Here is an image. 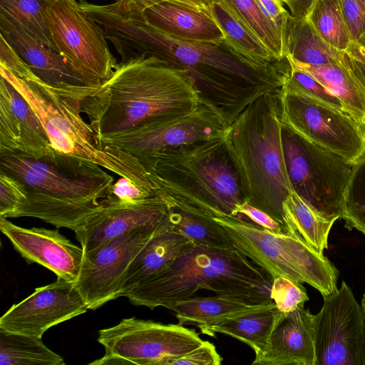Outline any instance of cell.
<instances>
[{
    "instance_id": "3",
    "label": "cell",
    "mask_w": 365,
    "mask_h": 365,
    "mask_svg": "<svg viewBox=\"0 0 365 365\" xmlns=\"http://www.w3.org/2000/svg\"><path fill=\"white\" fill-rule=\"evenodd\" d=\"M101 165L57 153L0 155V172L21 181L26 200L8 218L31 217L74 231L103 205L114 182Z\"/></svg>"
},
{
    "instance_id": "46",
    "label": "cell",
    "mask_w": 365,
    "mask_h": 365,
    "mask_svg": "<svg viewBox=\"0 0 365 365\" xmlns=\"http://www.w3.org/2000/svg\"><path fill=\"white\" fill-rule=\"evenodd\" d=\"M288 8L292 17L297 19H307L314 0H282Z\"/></svg>"
},
{
    "instance_id": "47",
    "label": "cell",
    "mask_w": 365,
    "mask_h": 365,
    "mask_svg": "<svg viewBox=\"0 0 365 365\" xmlns=\"http://www.w3.org/2000/svg\"><path fill=\"white\" fill-rule=\"evenodd\" d=\"M346 51L365 61V33L356 41H351Z\"/></svg>"
},
{
    "instance_id": "17",
    "label": "cell",
    "mask_w": 365,
    "mask_h": 365,
    "mask_svg": "<svg viewBox=\"0 0 365 365\" xmlns=\"http://www.w3.org/2000/svg\"><path fill=\"white\" fill-rule=\"evenodd\" d=\"M114 3L171 38L210 43L225 40L207 5L190 0H116Z\"/></svg>"
},
{
    "instance_id": "22",
    "label": "cell",
    "mask_w": 365,
    "mask_h": 365,
    "mask_svg": "<svg viewBox=\"0 0 365 365\" xmlns=\"http://www.w3.org/2000/svg\"><path fill=\"white\" fill-rule=\"evenodd\" d=\"M253 365H316L314 314L298 308L279 312Z\"/></svg>"
},
{
    "instance_id": "14",
    "label": "cell",
    "mask_w": 365,
    "mask_h": 365,
    "mask_svg": "<svg viewBox=\"0 0 365 365\" xmlns=\"http://www.w3.org/2000/svg\"><path fill=\"white\" fill-rule=\"evenodd\" d=\"M314 315L316 365H365V321L351 288L323 297Z\"/></svg>"
},
{
    "instance_id": "24",
    "label": "cell",
    "mask_w": 365,
    "mask_h": 365,
    "mask_svg": "<svg viewBox=\"0 0 365 365\" xmlns=\"http://www.w3.org/2000/svg\"><path fill=\"white\" fill-rule=\"evenodd\" d=\"M273 303L252 304L237 298L216 294L212 297H192L173 304L168 309L175 313L180 325L200 328L267 308Z\"/></svg>"
},
{
    "instance_id": "29",
    "label": "cell",
    "mask_w": 365,
    "mask_h": 365,
    "mask_svg": "<svg viewBox=\"0 0 365 365\" xmlns=\"http://www.w3.org/2000/svg\"><path fill=\"white\" fill-rule=\"evenodd\" d=\"M283 210L288 232L323 254L334 222L320 215L293 191L284 202Z\"/></svg>"
},
{
    "instance_id": "10",
    "label": "cell",
    "mask_w": 365,
    "mask_h": 365,
    "mask_svg": "<svg viewBox=\"0 0 365 365\" xmlns=\"http://www.w3.org/2000/svg\"><path fill=\"white\" fill-rule=\"evenodd\" d=\"M105 354L89 364L173 365L204 341L193 329L130 317L98 331Z\"/></svg>"
},
{
    "instance_id": "45",
    "label": "cell",
    "mask_w": 365,
    "mask_h": 365,
    "mask_svg": "<svg viewBox=\"0 0 365 365\" xmlns=\"http://www.w3.org/2000/svg\"><path fill=\"white\" fill-rule=\"evenodd\" d=\"M341 63L365 96V61L345 51Z\"/></svg>"
},
{
    "instance_id": "27",
    "label": "cell",
    "mask_w": 365,
    "mask_h": 365,
    "mask_svg": "<svg viewBox=\"0 0 365 365\" xmlns=\"http://www.w3.org/2000/svg\"><path fill=\"white\" fill-rule=\"evenodd\" d=\"M279 312L273 303L267 308L199 329L200 333L210 336L216 334L230 336L248 345L257 354L264 348Z\"/></svg>"
},
{
    "instance_id": "49",
    "label": "cell",
    "mask_w": 365,
    "mask_h": 365,
    "mask_svg": "<svg viewBox=\"0 0 365 365\" xmlns=\"http://www.w3.org/2000/svg\"><path fill=\"white\" fill-rule=\"evenodd\" d=\"M361 308H362V310L364 312V321H365V294H364L363 298L361 299Z\"/></svg>"
},
{
    "instance_id": "6",
    "label": "cell",
    "mask_w": 365,
    "mask_h": 365,
    "mask_svg": "<svg viewBox=\"0 0 365 365\" xmlns=\"http://www.w3.org/2000/svg\"><path fill=\"white\" fill-rule=\"evenodd\" d=\"M278 91L251 103L228 126L225 140L246 201L284 226L283 205L292 188L284 159Z\"/></svg>"
},
{
    "instance_id": "23",
    "label": "cell",
    "mask_w": 365,
    "mask_h": 365,
    "mask_svg": "<svg viewBox=\"0 0 365 365\" xmlns=\"http://www.w3.org/2000/svg\"><path fill=\"white\" fill-rule=\"evenodd\" d=\"M191 242L174 228L168 212L130 263L121 284L120 297L167 269Z\"/></svg>"
},
{
    "instance_id": "9",
    "label": "cell",
    "mask_w": 365,
    "mask_h": 365,
    "mask_svg": "<svg viewBox=\"0 0 365 365\" xmlns=\"http://www.w3.org/2000/svg\"><path fill=\"white\" fill-rule=\"evenodd\" d=\"M285 167L292 191L324 218L343 216L353 163L282 123Z\"/></svg>"
},
{
    "instance_id": "7",
    "label": "cell",
    "mask_w": 365,
    "mask_h": 365,
    "mask_svg": "<svg viewBox=\"0 0 365 365\" xmlns=\"http://www.w3.org/2000/svg\"><path fill=\"white\" fill-rule=\"evenodd\" d=\"M0 75L29 103L57 153L96 163L146 190L157 191L148 173L135 158L119 148L101 144L91 124L81 115V101L46 84L38 77L21 78L2 66Z\"/></svg>"
},
{
    "instance_id": "1",
    "label": "cell",
    "mask_w": 365,
    "mask_h": 365,
    "mask_svg": "<svg viewBox=\"0 0 365 365\" xmlns=\"http://www.w3.org/2000/svg\"><path fill=\"white\" fill-rule=\"evenodd\" d=\"M91 19L126 62L154 56L187 70L203 102L216 108L228 125L261 96L279 91L290 65L286 60L269 67L256 66L221 43H198L171 38L138 16L113 4L97 6Z\"/></svg>"
},
{
    "instance_id": "2",
    "label": "cell",
    "mask_w": 365,
    "mask_h": 365,
    "mask_svg": "<svg viewBox=\"0 0 365 365\" xmlns=\"http://www.w3.org/2000/svg\"><path fill=\"white\" fill-rule=\"evenodd\" d=\"M202 102L188 71L154 56L120 62L112 75L81 102L101 136L155 118L187 113Z\"/></svg>"
},
{
    "instance_id": "31",
    "label": "cell",
    "mask_w": 365,
    "mask_h": 365,
    "mask_svg": "<svg viewBox=\"0 0 365 365\" xmlns=\"http://www.w3.org/2000/svg\"><path fill=\"white\" fill-rule=\"evenodd\" d=\"M234 18L257 36L277 60L286 58L282 31L261 12L254 0H221Z\"/></svg>"
},
{
    "instance_id": "11",
    "label": "cell",
    "mask_w": 365,
    "mask_h": 365,
    "mask_svg": "<svg viewBox=\"0 0 365 365\" xmlns=\"http://www.w3.org/2000/svg\"><path fill=\"white\" fill-rule=\"evenodd\" d=\"M228 126L216 108L202 101L187 113L155 118L98 139L104 146L115 147L130 153L145 169L158 153L223 136Z\"/></svg>"
},
{
    "instance_id": "5",
    "label": "cell",
    "mask_w": 365,
    "mask_h": 365,
    "mask_svg": "<svg viewBox=\"0 0 365 365\" xmlns=\"http://www.w3.org/2000/svg\"><path fill=\"white\" fill-rule=\"evenodd\" d=\"M145 170L170 207L212 218L247 202L225 135L163 151Z\"/></svg>"
},
{
    "instance_id": "18",
    "label": "cell",
    "mask_w": 365,
    "mask_h": 365,
    "mask_svg": "<svg viewBox=\"0 0 365 365\" xmlns=\"http://www.w3.org/2000/svg\"><path fill=\"white\" fill-rule=\"evenodd\" d=\"M0 36L46 84L83 101L98 88L88 85L54 48L0 14Z\"/></svg>"
},
{
    "instance_id": "34",
    "label": "cell",
    "mask_w": 365,
    "mask_h": 365,
    "mask_svg": "<svg viewBox=\"0 0 365 365\" xmlns=\"http://www.w3.org/2000/svg\"><path fill=\"white\" fill-rule=\"evenodd\" d=\"M48 0H0V14L53 47L46 16Z\"/></svg>"
},
{
    "instance_id": "12",
    "label": "cell",
    "mask_w": 365,
    "mask_h": 365,
    "mask_svg": "<svg viewBox=\"0 0 365 365\" xmlns=\"http://www.w3.org/2000/svg\"><path fill=\"white\" fill-rule=\"evenodd\" d=\"M46 16L53 48L88 85L100 86L118 63L101 26L76 0H48Z\"/></svg>"
},
{
    "instance_id": "20",
    "label": "cell",
    "mask_w": 365,
    "mask_h": 365,
    "mask_svg": "<svg viewBox=\"0 0 365 365\" xmlns=\"http://www.w3.org/2000/svg\"><path fill=\"white\" fill-rule=\"evenodd\" d=\"M170 205L158 193L136 204L109 202L73 232L84 252L131 230L161 222Z\"/></svg>"
},
{
    "instance_id": "25",
    "label": "cell",
    "mask_w": 365,
    "mask_h": 365,
    "mask_svg": "<svg viewBox=\"0 0 365 365\" xmlns=\"http://www.w3.org/2000/svg\"><path fill=\"white\" fill-rule=\"evenodd\" d=\"M286 56L309 65L340 64L344 51L326 42L308 19L289 16L284 34Z\"/></svg>"
},
{
    "instance_id": "48",
    "label": "cell",
    "mask_w": 365,
    "mask_h": 365,
    "mask_svg": "<svg viewBox=\"0 0 365 365\" xmlns=\"http://www.w3.org/2000/svg\"><path fill=\"white\" fill-rule=\"evenodd\" d=\"M190 1H195L196 3H199V4H205V5H209V4L212 1V0H190Z\"/></svg>"
},
{
    "instance_id": "13",
    "label": "cell",
    "mask_w": 365,
    "mask_h": 365,
    "mask_svg": "<svg viewBox=\"0 0 365 365\" xmlns=\"http://www.w3.org/2000/svg\"><path fill=\"white\" fill-rule=\"evenodd\" d=\"M283 124L354 165L365 153V123L299 92L286 83L278 91Z\"/></svg>"
},
{
    "instance_id": "42",
    "label": "cell",
    "mask_w": 365,
    "mask_h": 365,
    "mask_svg": "<svg viewBox=\"0 0 365 365\" xmlns=\"http://www.w3.org/2000/svg\"><path fill=\"white\" fill-rule=\"evenodd\" d=\"M222 360L215 346L204 341L198 347L174 361L173 365H220Z\"/></svg>"
},
{
    "instance_id": "43",
    "label": "cell",
    "mask_w": 365,
    "mask_h": 365,
    "mask_svg": "<svg viewBox=\"0 0 365 365\" xmlns=\"http://www.w3.org/2000/svg\"><path fill=\"white\" fill-rule=\"evenodd\" d=\"M0 66L23 79L37 77L1 36H0Z\"/></svg>"
},
{
    "instance_id": "35",
    "label": "cell",
    "mask_w": 365,
    "mask_h": 365,
    "mask_svg": "<svg viewBox=\"0 0 365 365\" xmlns=\"http://www.w3.org/2000/svg\"><path fill=\"white\" fill-rule=\"evenodd\" d=\"M345 227L365 235V153L353 165L344 199Z\"/></svg>"
},
{
    "instance_id": "37",
    "label": "cell",
    "mask_w": 365,
    "mask_h": 365,
    "mask_svg": "<svg viewBox=\"0 0 365 365\" xmlns=\"http://www.w3.org/2000/svg\"><path fill=\"white\" fill-rule=\"evenodd\" d=\"M270 297L281 312L302 308L309 297L302 283L283 276L272 279Z\"/></svg>"
},
{
    "instance_id": "38",
    "label": "cell",
    "mask_w": 365,
    "mask_h": 365,
    "mask_svg": "<svg viewBox=\"0 0 365 365\" xmlns=\"http://www.w3.org/2000/svg\"><path fill=\"white\" fill-rule=\"evenodd\" d=\"M26 200L24 185L15 178L0 172V217H8Z\"/></svg>"
},
{
    "instance_id": "26",
    "label": "cell",
    "mask_w": 365,
    "mask_h": 365,
    "mask_svg": "<svg viewBox=\"0 0 365 365\" xmlns=\"http://www.w3.org/2000/svg\"><path fill=\"white\" fill-rule=\"evenodd\" d=\"M208 6L223 32L224 42L241 57L260 68L276 66L286 58L277 60L257 36L234 18L221 0H212Z\"/></svg>"
},
{
    "instance_id": "19",
    "label": "cell",
    "mask_w": 365,
    "mask_h": 365,
    "mask_svg": "<svg viewBox=\"0 0 365 365\" xmlns=\"http://www.w3.org/2000/svg\"><path fill=\"white\" fill-rule=\"evenodd\" d=\"M0 230L27 263L38 264L68 281L77 279L84 251L58 229L22 227L0 217Z\"/></svg>"
},
{
    "instance_id": "21",
    "label": "cell",
    "mask_w": 365,
    "mask_h": 365,
    "mask_svg": "<svg viewBox=\"0 0 365 365\" xmlns=\"http://www.w3.org/2000/svg\"><path fill=\"white\" fill-rule=\"evenodd\" d=\"M55 153L29 103L1 76L0 155L19 153L39 159Z\"/></svg>"
},
{
    "instance_id": "32",
    "label": "cell",
    "mask_w": 365,
    "mask_h": 365,
    "mask_svg": "<svg viewBox=\"0 0 365 365\" xmlns=\"http://www.w3.org/2000/svg\"><path fill=\"white\" fill-rule=\"evenodd\" d=\"M168 217L177 231L196 245L217 249H235L222 227L212 218L177 207H170Z\"/></svg>"
},
{
    "instance_id": "44",
    "label": "cell",
    "mask_w": 365,
    "mask_h": 365,
    "mask_svg": "<svg viewBox=\"0 0 365 365\" xmlns=\"http://www.w3.org/2000/svg\"><path fill=\"white\" fill-rule=\"evenodd\" d=\"M262 14L272 21L283 34L284 38L288 19L289 11L282 0H254ZM285 45V44H284Z\"/></svg>"
},
{
    "instance_id": "30",
    "label": "cell",
    "mask_w": 365,
    "mask_h": 365,
    "mask_svg": "<svg viewBox=\"0 0 365 365\" xmlns=\"http://www.w3.org/2000/svg\"><path fill=\"white\" fill-rule=\"evenodd\" d=\"M41 338L0 328V364L64 365L63 358L46 346Z\"/></svg>"
},
{
    "instance_id": "40",
    "label": "cell",
    "mask_w": 365,
    "mask_h": 365,
    "mask_svg": "<svg viewBox=\"0 0 365 365\" xmlns=\"http://www.w3.org/2000/svg\"><path fill=\"white\" fill-rule=\"evenodd\" d=\"M351 41L365 33V0H339Z\"/></svg>"
},
{
    "instance_id": "15",
    "label": "cell",
    "mask_w": 365,
    "mask_h": 365,
    "mask_svg": "<svg viewBox=\"0 0 365 365\" xmlns=\"http://www.w3.org/2000/svg\"><path fill=\"white\" fill-rule=\"evenodd\" d=\"M158 225L131 230L84 252L75 285L88 309H96L120 297L121 284L130 263Z\"/></svg>"
},
{
    "instance_id": "28",
    "label": "cell",
    "mask_w": 365,
    "mask_h": 365,
    "mask_svg": "<svg viewBox=\"0 0 365 365\" xmlns=\"http://www.w3.org/2000/svg\"><path fill=\"white\" fill-rule=\"evenodd\" d=\"M287 58L294 68L309 73L334 93L351 117L365 123V96L341 62L314 66Z\"/></svg>"
},
{
    "instance_id": "33",
    "label": "cell",
    "mask_w": 365,
    "mask_h": 365,
    "mask_svg": "<svg viewBox=\"0 0 365 365\" xmlns=\"http://www.w3.org/2000/svg\"><path fill=\"white\" fill-rule=\"evenodd\" d=\"M307 18L329 44L339 51L349 48L351 39L339 0H314Z\"/></svg>"
},
{
    "instance_id": "16",
    "label": "cell",
    "mask_w": 365,
    "mask_h": 365,
    "mask_svg": "<svg viewBox=\"0 0 365 365\" xmlns=\"http://www.w3.org/2000/svg\"><path fill=\"white\" fill-rule=\"evenodd\" d=\"M88 307L74 282L61 277L37 287L0 318V328L37 337L51 327L86 313Z\"/></svg>"
},
{
    "instance_id": "39",
    "label": "cell",
    "mask_w": 365,
    "mask_h": 365,
    "mask_svg": "<svg viewBox=\"0 0 365 365\" xmlns=\"http://www.w3.org/2000/svg\"><path fill=\"white\" fill-rule=\"evenodd\" d=\"M158 193L146 190L129 178L120 177L112 185L108 195L103 203L117 202L136 204L141 202Z\"/></svg>"
},
{
    "instance_id": "8",
    "label": "cell",
    "mask_w": 365,
    "mask_h": 365,
    "mask_svg": "<svg viewBox=\"0 0 365 365\" xmlns=\"http://www.w3.org/2000/svg\"><path fill=\"white\" fill-rule=\"evenodd\" d=\"M228 237L233 247L265 270L272 278L283 276L307 283L323 297L335 292L339 272L324 255L300 239L275 234L242 216L212 217Z\"/></svg>"
},
{
    "instance_id": "36",
    "label": "cell",
    "mask_w": 365,
    "mask_h": 365,
    "mask_svg": "<svg viewBox=\"0 0 365 365\" xmlns=\"http://www.w3.org/2000/svg\"><path fill=\"white\" fill-rule=\"evenodd\" d=\"M286 83L292 88L313 99L339 111L347 113L341 101L334 93L313 76L303 71L292 66Z\"/></svg>"
},
{
    "instance_id": "41",
    "label": "cell",
    "mask_w": 365,
    "mask_h": 365,
    "mask_svg": "<svg viewBox=\"0 0 365 365\" xmlns=\"http://www.w3.org/2000/svg\"><path fill=\"white\" fill-rule=\"evenodd\" d=\"M238 215L271 232L290 235L284 225L265 212L252 206L247 202H245L236 207L234 216Z\"/></svg>"
},
{
    "instance_id": "4",
    "label": "cell",
    "mask_w": 365,
    "mask_h": 365,
    "mask_svg": "<svg viewBox=\"0 0 365 365\" xmlns=\"http://www.w3.org/2000/svg\"><path fill=\"white\" fill-rule=\"evenodd\" d=\"M235 249L207 247L191 242L165 271L139 284L124 297L153 309L207 289L252 304L273 302L272 277Z\"/></svg>"
}]
</instances>
